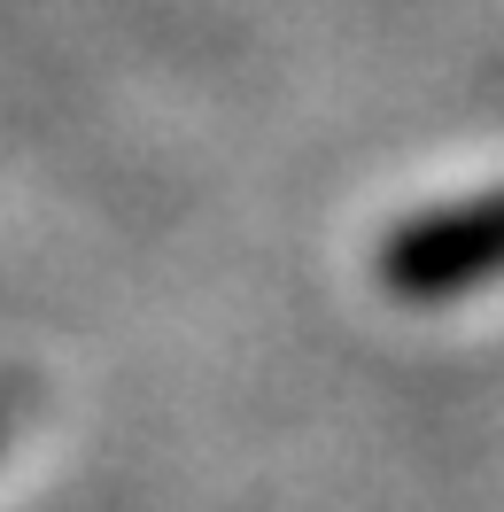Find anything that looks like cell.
Returning <instances> with one entry per match:
<instances>
[{
  "instance_id": "1",
  "label": "cell",
  "mask_w": 504,
  "mask_h": 512,
  "mask_svg": "<svg viewBox=\"0 0 504 512\" xmlns=\"http://www.w3.org/2000/svg\"><path fill=\"white\" fill-rule=\"evenodd\" d=\"M380 280L404 303H442V295H466L481 280H504V194L396 225L380 249Z\"/></svg>"
},
{
  "instance_id": "2",
  "label": "cell",
  "mask_w": 504,
  "mask_h": 512,
  "mask_svg": "<svg viewBox=\"0 0 504 512\" xmlns=\"http://www.w3.org/2000/svg\"><path fill=\"white\" fill-rule=\"evenodd\" d=\"M0 427H8V404H0Z\"/></svg>"
}]
</instances>
